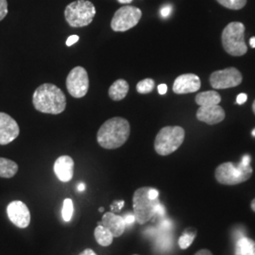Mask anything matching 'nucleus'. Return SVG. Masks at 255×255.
<instances>
[{
  "label": "nucleus",
  "instance_id": "cd10ccee",
  "mask_svg": "<svg viewBox=\"0 0 255 255\" xmlns=\"http://www.w3.org/2000/svg\"><path fill=\"white\" fill-rule=\"evenodd\" d=\"M79 40H80V37L78 35H71V36L68 37L66 40V46H71L74 44H76Z\"/></svg>",
  "mask_w": 255,
  "mask_h": 255
},
{
  "label": "nucleus",
  "instance_id": "4468645a",
  "mask_svg": "<svg viewBox=\"0 0 255 255\" xmlns=\"http://www.w3.org/2000/svg\"><path fill=\"white\" fill-rule=\"evenodd\" d=\"M197 119L208 125H215L225 119V111L219 105L200 106L197 111Z\"/></svg>",
  "mask_w": 255,
  "mask_h": 255
},
{
  "label": "nucleus",
  "instance_id": "58836bf2",
  "mask_svg": "<svg viewBox=\"0 0 255 255\" xmlns=\"http://www.w3.org/2000/svg\"><path fill=\"white\" fill-rule=\"evenodd\" d=\"M246 255H255V246Z\"/></svg>",
  "mask_w": 255,
  "mask_h": 255
},
{
  "label": "nucleus",
  "instance_id": "a878e982",
  "mask_svg": "<svg viewBox=\"0 0 255 255\" xmlns=\"http://www.w3.org/2000/svg\"><path fill=\"white\" fill-rule=\"evenodd\" d=\"M8 14V2L7 0H0V21Z\"/></svg>",
  "mask_w": 255,
  "mask_h": 255
},
{
  "label": "nucleus",
  "instance_id": "5701e85b",
  "mask_svg": "<svg viewBox=\"0 0 255 255\" xmlns=\"http://www.w3.org/2000/svg\"><path fill=\"white\" fill-rule=\"evenodd\" d=\"M154 87L155 82L152 79H145L137 83L136 90L139 94L145 95L153 91Z\"/></svg>",
  "mask_w": 255,
  "mask_h": 255
},
{
  "label": "nucleus",
  "instance_id": "f257e3e1",
  "mask_svg": "<svg viewBox=\"0 0 255 255\" xmlns=\"http://www.w3.org/2000/svg\"><path fill=\"white\" fill-rule=\"evenodd\" d=\"M129 133L130 126L127 119L116 117L101 125L97 134V140L103 148L116 149L127 142Z\"/></svg>",
  "mask_w": 255,
  "mask_h": 255
},
{
  "label": "nucleus",
  "instance_id": "6ab92c4d",
  "mask_svg": "<svg viewBox=\"0 0 255 255\" xmlns=\"http://www.w3.org/2000/svg\"><path fill=\"white\" fill-rule=\"evenodd\" d=\"M18 171V164L15 162L0 157V177L9 179L15 176Z\"/></svg>",
  "mask_w": 255,
  "mask_h": 255
},
{
  "label": "nucleus",
  "instance_id": "dca6fc26",
  "mask_svg": "<svg viewBox=\"0 0 255 255\" xmlns=\"http://www.w3.org/2000/svg\"><path fill=\"white\" fill-rule=\"evenodd\" d=\"M102 225L108 229L114 237H121L126 229V222L123 217L114 213H106L102 217Z\"/></svg>",
  "mask_w": 255,
  "mask_h": 255
},
{
  "label": "nucleus",
  "instance_id": "aec40b11",
  "mask_svg": "<svg viewBox=\"0 0 255 255\" xmlns=\"http://www.w3.org/2000/svg\"><path fill=\"white\" fill-rule=\"evenodd\" d=\"M94 236L97 242L102 247L110 246L114 240L113 235L110 233L109 230L105 228L103 225H99L96 228L94 232Z\"/></svg>",
  "mask_w": 255,
  "mask_h": 255
},
{
  "label": "nucleus",
  "instance_id": "a19ab883",
  "mask_svg": "<svg viewBox=\"0 0 255 255\" xmlns=\"http://www.w3.org/2000/svg\"><path fill=\"white\" fill-rule=\"evenodd\" d=\"M253 111H254V113H255V102H254V104H253Z\"/></svg>",
  "mask_w": 255,
  "mask_h": 255
},
{
  "label": "nucleus",
  "instance_id": "a211bd4d",
  "mask_svg": "<svg viewBox=\"0 0 255 255\" xmlns=\"http://www.w3.org/2000/svg\"><path fill=\"white\" fill-rule=\"evenodd\" d=\"M195 101L198 105L202 106V107L219 105V102L221 101V97L218 92H202L199 95H197Z\"/></svg>",
  "mask_w": 255,
  "mask_h": 255
},
{
  "label": "nucleus",
  "instance_id": "f3484780",
  "mask_svg": "<svg viewBox=\"0 0 255 255\" xmlns=\"http://www.w3.org/2000/svg\"><path fill=\"white\" fill-rule=\"evenodd\" d=\"M128 83L125 80L119 79L114 82L109 88V97L114 101L124 100L128 93Z\"/></svg>",
  "mask_w": 255,
  "mask_h": 255
},
{
  "label": "nucleus",
  "instance_id": "7c9ffc66",
  "mask_svg": "<svg viewBox=\"0 0 255 255\" xmlns=\"http://www.w3.org/2000/svg\"><path fill=\"white\" fill-rule=\"evenodd\" d=\"M158 92L160 95H164L167 92V86L166 84H160L158 86Z\"/></svg>",
  "mask_w": 255,
  "mask_h": 255
},
{
  "label": "nucleus",
  "instance_id": "2f4dec72",
  "mask_svg": "<svg viewBox=\"0 0 255 255\" xmlns=\"http://www.w3.org/2000/svg\"><path fill=\"white\" fill-rule=\"evenodd\" d=\"M79 255H97V254L91 249H86Z\"/></svg>",
  "mask_w": 255,
  "mask_h": 255
},
{
  "label": "nucleus",
  "instance_id": "4be33fe9",
  "mask_svg": "<svg viewBox=\"0 0 255 255\" xmlns=\"http://www.w3.org/2000/svg\"><path fill=\"white\" fill-rule=\"evenodd\" d=\"M196 231L192 230V229H188L186 231H184V233L182 234V237H180L179 239V246L182 250L187 249L188 247L191 245L196 237Z\"/></svg>",
  "mask_w": 255,
  "mask_h": 255
},
{
  "label": "nucleus",
  "instance_id": "39448f33",
  "mask_svg": "<svg viewBox=\"0 0 255 255\" xmlns=\"http://www.w3.org/2000/svg\"><path fill=\"white\" fill-rule=\"evenodd\" d=\"M185 137V131L180 126L164 127L155 138V151L161 156L173 153L182 146Z\"/></svg>",
  "mask_w": 255,
  "mask_h": 255
},
{
  "label": "nucleus",
  "instance_id": "ea45409f",
  "mask_svg": "<svg viewBox=\"0 0 255 255\" xmlns=\"http://www.w3.org/2000/svg\"><path fill=\"white\" fill-rule=\"evenodd\" d=\"M251 207H252V210L255 212V200H253L252 201V203H251Z\"/></svg>",
  "mask_w": 255,
  "mask_h": 255
},
{
  "label": "nucleus",
  "instance_id": "c85d7f7f",
  "mask_svg": "<svg viewBox=\"0 0 255 255\" xmlns=\"http://www.w3.org/2000/svg\"><path fill=\"white\" fill-rule=\"evenodd\" d=\"M247 100H248V96L246 94H239L237 96V104H244Z\"/></svg>",
  "mask_w": 255,
  "mask_h": 255
},
{
  "label": "nucleus",
  "instance_id": "7ed1b4c3",
  "mask_svg": "<svg viewBox=\"0 0 255 255\" xmlns=\"http://www.w3.org/2000/svg\"><path fill=\"white\" fill-rule=\"evenodd\" d=\"M150 187H141L134 192L132 197L133 215L135 220L143 225L148 222L162 207L159 199H152L149 196Z\"/></svg>",
  "mask_w": 255,
  "mask_h": 255
},
{
  "label": "nucleus",
  "instance_id": "473e14b6",
  "mask_svg": "<svg viewBox=\"0 0 255 255\" xmlns=\"http://www.w3.org/2000/svg\"><path fill=\"white\" fill-rule=\"evenodd\" d=\"M241 162L244 164H247V165L251 164V157H250V155H244L242 160H241Z\"/></svg>",
  "mask_w": 255,
  "mask_h": 255
},
{
  "label": "nucleus",
  "instance_id": "e433bc0d",
  "mask_svg": "<svg viewBox=\"0 0 255 255\" xmlns=\"http://www.w3.org/2000/svg\"><path fill=\"white\" fill-rule=\"evenodd\" d=\"M250 45H251V46H252L253 48H255V37H252V38H251V40H250Z\"/></svg>",
  "mask_w": 255,
  "mask_h": 255
},
{
  "label": "nucleus",
  "instance_id": "a18cd8bd",
  "mask_svg": "<svg viewBox=\"0 0 255 255\" xmlns=\"http://www.w3.org/2000/svg\"></svg>",
  "mask_w": 255,
  "mask_h": 255
},
{
  "label": "nucleus",
  "instance_id": "393cba45",
  "mask_svg": "<svg viewBox=\"0 0 255 255\" xmlns=\"http://www.w3.org/2000/svg\"><path fill=\"white\" fill-rule=\"evenodd\" d=\"M74 213L73 201L71 199H65L64 201V207H63V219L64 221L69 222Z\"/></svg>",
  "mask_w": 255,
  "mask_h": 255
},
{
  "label": "nucleus",
  "instance_id": "72a5a7b5",
  "mask_svg": "<svg viewBox=\"0 0 255 255\" xmlns=\"http://www.w3.org/2000/svg\"><path fill=\"white\" fill-rule=\"evenodd\" d=\"M195 255H213V254L208 251V250H201V251H199L197 254Z\"/></svg>",
  "mask_w": 255,
  "mask_h": 255
},
{
  "label": "nucleus",
  "instance_id": "423d86ee",
  "mask_svg": "<svg viewBox=\"0 0 255 255\" xmlns=\"http://www.w3.org/2000/svg\"><path fill=\"white\" fill-rule=\"evenodd\" d=\"M96 12L95 5L91 1L77 0L66 6L64 17L70 27H86L91 24Z\"/></svg>",
  "mask_w": 255,
  "mask_h": 255
},
{
  "label": "nucleus",
  "instance_id": "c756f323",
  "mask_svg": "<svg viewBox=\"0 0 255 255\" xmlns=\"http://www.w3.org/2000/svg\"><path fill=\"white\" fill-rule=\"evenodd\" d=\"M124 219H125V222H126V224L128 225V224H132L134 221H135V217H134V215H130V214H128L126 215L125 217H123Z\"/></svg>",
  "mask_w": 255,
  "mask_h": 255
},
{
  "label": "nucleus",
  "instance_id": "412c9836",
  "mask_svg": "<svg viewBox=\"0 0 255 255\" xmlns=\"http://www.w3.org/2000/svg\"><path fill=\"white\" fill-rule=\"evenodd\" d=\"M255 246V242L250 238H241L237 242L236 247V255H246Z\"/></svg>",
  "mask_w": 255,
  "mask_h": 255
},
{
  "label": "nucleus",
  "instance_id": "9d476101",
  "mask_svg": "<svg viewBox=\"0 0 255 255\" xmlns=\"http://www.w3.org/2000/svg\"><path fill=\"white\" fill-rule=\"evenodd\" d=\"M242 82V75L235 67L215 71L210 76V84L214 89H227L237 87Z\"/></svg>",
  "mask_w": 255,
  "mask_h": 255
},
{
  "label": "nucleus",
  "instance_id": "0eeeda50",
  "mask_svg": "<svg viewBox=\"0 0 255 255\" xmlns=\"http://www.w3.org/2000/svg\"><path fill=\"white\" fill-rule=\"evenodd\" d=\"M253 175V167L242 162L236 164L231 162L220 164L215 172L217 181L225 185H237L247 182Z\"/></svg>",
  "mask_w": 255,
  "mask_h": 255
},
{
  "label": "nucleus",
  "instance_id": "c9c22d12",
  "mask_svg": "<svg viewBox=\"0 0 255 255\" xmlns=\"http://www.w3.org/2000/svg\"><path fill=\"white\" fill-rule=\"evenodd\" d=\"M78 190L80 192H83L85 190V184L84 183H80L78 186Z\"/></svg>",
  "mask_w": 255,
  "mask_h": 255
},
{
  "label": "nucleus",
  "instance_id": "bb28decb",
  "mask_svg": "<svg viewBox=\"0 0 255 255\" xmlns=\"http://www.w3.org/2000/svg\"><path fill=\"white\" fill-rule=\"evenodd\" d=\"M171 11H172V6L171 5H169V4L164 5V7L161 9V15L164 18H166L171 14Z\"/></svg>",
  "mask_w": 255,
  "mask_h": 255
},
{
  "label": "nucleus",
  "instance_id": "b1692460",
  "mask_svg": "<svg viewBox=\"0 0 255 255\" xmlns=\"http://www.w3.org/2000/svg\"><path fill=\"white\" fill-rule=\"evenodd\" d=\"M219 4L230 9H243L247 4V0H217Z\"/></svg>",
  "mask_w": 255,
  "mask_h": 255
},
{
  "label": "nucleus",
  "instance_id": "ddd939ff",
  "mask_svg": "<svg viewBox=\"0 0 255 255\" xmlns=\"http://www.w3.org/2000/svg\"><path fill=\"white\" fill-rule=\"evenodd\" d=\"M201 82L195 74H183L179 76L173 84V92L177 95H184L199 91Z\"/></svg>",
  "mask_w": 255,
  "mask_h": 255
},
{
  "label": "nucleus",
  "instance_id": "2eb2a0df",
  "mask_svg": "<svg viewBox=\"0 0 255 255\" xmlns=\"http://www.w3.org/2000/svg\"><path fill=\"white\" fill-rule=\"evenodd\" d=\"M54 172L61 182H67L71 181L74 176L73 159L67 155L59 157L55 161Z\"/></svg>",
  "mask_w": 255,
  "mask_h": 255
},
{
  "label": "nucleus",
  "instance_id": "f03ea898",
  "mask_svg": "<svg viewBox=\"0 0 255 255\" xmlns=\"http://www.w3.org/2000/svg\"><path fill=\"white\" fill-rule=\"evenodd\" d=\"M32 103L40 113L59 115L65 110L66 98L58 86L52 83H44L33 93Z\"/></svg>",
  "mask_w": 255,
  "mask_h": 255
},
{
  "label": "nucleus",
  "instance_id": "f8f14e48",
  "mask_svg": "<svg viewBox=\"0 0 255 255\" xmlns=\"http://www.w3.org/2000/svg\"><path fill=\"white\" fill-rule=\"evenodd\" d=\"M19 133L17 122L9 115L0 113V145H8L18 137Z\"/></svg>",
  "mask_w": 255,
  "mask_h": 255
},
{
  "label": "nucleus",
  "instance_id": "9b49d317",
  "mask_svg": "<svg viewBox=\"0 0 255 255\" xmlns=\"http://www.w3.org/2000/svg\"><path fill=\"white\" fill-rule=\"evenodd\" d=\"M7 214L9 220L18 228H27L30 223V212L22 201H11L7 207Z\"/></svg>",
  "mask_w": 255,
  "mask_h": 255
},
{
  "label": "nucleus",
  "instance_id": "1a4fd4ad",
  "mask_svg": "<svg viewBox=\"0 0 255 255\" xmlns=\"http://www.w3.org/2000/svg\"><path fill=\"white\" fill-rule=\"evenodd\" d=\"M66 88L73 98H83L89 89L87 71L82 66H76L73 68L66 78Z\"/></svg>",
  "mask_w": 255,
  "mask_h": 255
},
{
  "label": "nucleus",
  "instance_id": "c03bdc74",
  "mask_svg": "<svg viewBox=\"0 0 255 255\" xmlns=\"http://www.w3.org/2000/svg\"><path fill=\"white\" fill-rule=\"evenodd\" d=\"M98 224H99V225H102V222H101V221H100V222H98Z\"/></svg>",
  "mask_w": 255,
  "mask_h": 255
},
{
  "label": "nucleus",
  "instance_id": "f704fd0d",
  "mask_svg": "<svg viewBox=\"0 0 255 255\" xmlns=\"http://www.w3.org/2000/svg\"><path fill=\"white\" fill-rule=\"evenodd\" d=\"M124 202H125L124 201H116L115 204H117V209L115 210V211H121L123 205H124Z\"/></svg>",
  "mask_w": 255,
  "mask_h": 255
},
{
  "label": "nucleus",
  "instance_id": "20e7f679",
  "mask_svg": "<svg viewBox=\"0 0 255 255\" xmlns=\"http://www.w3.org/2000/svg\"><path fill=\"white\" fill-rule=\"evenodd\" d=\"M222 46L225 51L232 56H243L248 51L245 43V26L240 22H232L223 29Z\"/></svg>",
  "mask_w": 255,
  "mask_h": 255
},
{
  "label": "nucleus",
  "instance_id": "79ce46f5",
  "mask_svg": "<svg viewBox=\"0 0 255 255\" xmlns=\"http://www.w3.org/2000/svg\"><path fill=\"white\" fill-rule=\"evenodd\" d=\"M99 211H100V212H101V213H102V212H103V211H104V208H103V207H101V208H100V210H99Z\"/></svg>",
  "mask_w": 255,
  "mask_h": 255
},
{
  "label": "nucleus",
  "instance_id": "6e6552de",
  "mask_svg": "<svg viewBox=\"0 0 255 255\" xmlns=\"http://www.w3.org/2000/svg\"><path fill=\"white\" fill-rule=\"evenodd\" d=\"M142 17V10L134 6H123L118 9L112 19L111 27L114 31L122 32L135 27Z\"/></svg>",
  "mask_w": 255,
  "mask_h": 255
},
{
  "label": "nucleus",
  "instance_id": "4c0bfd02",
  "mask_svg": "<svg viewBox=\"0 0 255 255\" xmlns=\"http://www.w3.org/2000/svg\"><path fill=\"white\" fill-rule=\"evenodd\" d=\"M119 3H121V4H128V3H130V2H132L133 0H118Z\"/></svg>",
  "mask_w": 255,
  "mask_h": 255
},
{
  "label": "nucleus",
  "instance_id": "37998d69",
  "mask_svg": "<svg viewBox=\"0 0 255 255\" xmlns=\"http://www.w3.org/2000/svg\"><path fill=\"white\" fill-rule=\"evenodd\" d=\"M253 136L255 137V128L254 129V130H253Z\"/></svg>",
  "mask_w": 255,
  "mask_h": 255
}]
</instances>
